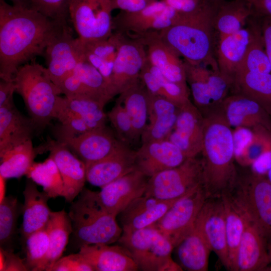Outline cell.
Masks as SVG:
<instances>
[{
  "instance_id": "obj_1",
  "label": "cell",
  "mask_w": 271,
  "mask_h": 271,
  "mask_svg": "<svg viewBox=\"0 0 271 271\" xmlns=\"http://www.w3.org/2000/svg\"><path fill=\"white\" fill-rule=\"evenodd\" d=\"M60 23L30 8L0 0V77L13 80L21 66L43 55L61 28Z\"/></svg>"
},
{
  "instance_id": "obj_2",
  "label": "cell",
  "mask_w": 271,
  "mask_h": 271,
  "mask_svg": "<svg viewBox=\"0 0 271 271\" xmlns=\"http://www.w3.org/2000/svg\"><path fill=\"white\" fill-rule=\"evenodd\" d=\"M201 159L203 187L208 197L229 194L238 177L232 130L220 109L204 117Z\"/></svg>"
},
{
  "instance_id": "obj_3",
  "label": "cell",
  "mask_w": 271,
  "mask_h": 271,
  "mask_svg": "<svg viewBox=\"0 0 271 271\" xmlns=\"http://www.w3.org/2000/svg\"><path fill=\"white\" fill-rule=\"evenodd\" d=\"M217 4L198 14L183 15L178 22L159 34L163 41L184 61L219 70L212 54L213 17Z\"/></svg>"
},
{
  "instance_id": "obj_4",
  "label": "cell",
  "mask_w": 271,
  "mask_h": 271,
  "mask_svg": "<svg viewBox=\"0 0 271 271\" xmlns=\"http://www.w3.org/2000/svg\"><path fill=\"white\" fill-rule=\"evenodd\" d=\"M68 213L72 233L79 248L84 245L111 244L118 241L123 230L116 217L101 203L98 192L83 188Z\"/></svg>"
},
{
  "instance_id": "obj_5",
  "label": "cell",
  "mask_w": 271,
  "mask_h": 271,
  "mask_svg": "<svg viewBox=\"0 0 271 271\" xmlns=\"http://www.w3.org/2000/svg\"><path fill=\"white\" fill-rule=\"evenodd\" d=\"M13 80L16 92L23 98L37 128H45L54 118L56 103L61 94L46 67L36 61L28 62L19 67Z\"/></svg>"
},
{
  "instance_id": "obj_6",
  "label": "cell",
  "mask_w": 271,
  "mask_h": 271,
  "mask_svg": "<svg viewBox=\"0 0 271 271\" xmlns=\"http://www.w3.org/2000/svg\"><path fill=\"white\" fill-rule=\"evenodd\" d=\"M235 206L271 243V182L253 170L241 175L227 195Z\"/></svg>"
},
{
  "instance_id": "obj_7",
  "label": "cell",
  "mask_w": 271,
  "mask_h": 271,
  "mask_svg": "<svg viewBox=\"0 0 271 271\" xmlns=\"http://www.w3.org/2000/svg\"><path fill=\"white\" fill-rule=\"evenodd\" d=\"M117 242L129 251L139 270H183L172 257V243L153 226L123 232Z\"/></svg>"
},
{
  "instance_id": "obj_8",
  "label": "cell",
  "mask_w": 271,
  "mask_h": 271,
  "mask_svg": "<svg viewBox=\"0 0 271 271\" xmlns=\"http://www.w3.org/2000/svg\"><path fill=\"white\" fill-rule=\"evenodd\" d=\"M183 61L195 106L204 117L221 109L232 82L211 66Z\"/></svg>"
},
{
  "instance_id": "obj_9",
  "label": "cell",
  "mask_w": 271,
  "mask_h": 271,
  "mask_svg": "<svg viewBox=\"0 0 271 271\" xmlns=\"http://www.w3.org/2000/svg\"><path fill=\"white\" fill-rule=\"evenodd\" d=\"M202 172L201 159L188 158L180 165L150 177L144 195L163 200L183 197L202 185Z\"/></svg>"
},
{
  "instance_id": "obj_10",
  "label": "cell",
  "mask_w": 271,
  "mask_h": 271,
  "mask_svg": "<svg viewBox=\"0 0 271 271\" xmlns=\"http://www.w3.org/2000/svg\"><path fill=\"white\" fill-rule=\"evenodd\" d=\"M111 0H70L69 16L78 38L108 39L113 33Z\"/></svg>"
},
{
  "instance_id": "obj_11",
  "label": "cell",
  "mask_w": 271,
  "mask_h": 271,
  "mask_svg": "<svg viewBox=\"0 0 271 271\" xmlns=\"http://www.w3.org/2000/svg\"><path fill=\"white\" fill-rule=\"evenodd\" d=\"M182 17L163 0H157L138 11H120L113 17V32L137 36L160 32L178 22Z\"/></svg>"
},
{
  "instance_id": "obj_12",
  "label": "cell",
  "mask_w": 271,
  "mask_h": 271,
  "mask_svg": "<svg viewBox=\"0 0 271 271\" xmlns=\"http://www.w3.org/2000/svg\"><path fill=\"white\" fill-rule=\"evenodd\" d=\"M208 198L200 185L178 200L155 224L174 248L192 230L198 214Z\"/></svg>"
},
{
  "instance_id": "obj_13",
  "label": "cell",
  "mask_w": 271,
  "mask_h": 271,
  "mask_svg": "<svg viewBox=\"0 0 271 271\" xmlns=\"http://www.w3.org/2000/svg\"><path fill=\"white\" fill-rule=\"evenodd\" d=\"M114 33L117 39V53L110 87L115 96L140 80L147 54L146 46L139 38Z\"/></svg>"
},
{
  "instance_id": "obj_14",
  "label": "cell",
  "mask_w": 271,
  "mask_h": 271,
  "mask_svg": "<svg viewBox=\"0 0 271 271\" xmlns=\"http://www.w3.org/2000/svg\"><path fill=\"white\" fill-rule=\"evenodd\" d=\"M194 226L203 236L211 250L230 270L226 236L225 208L222 197L206 199L196 219Z\"/></svg>"
},
{
  "instance_id": "obj_15",
  "label": "cell",
  "mask_w": 271,
  "mask_h": 271,
  "mask_svg": "<svg viewBox=\"0 0 271 271\" xmlns=\"http://www.w3.org/2000/svg\"><path fill=\"white\" fill-rule=\"evenodd\" d=\"M48 74L55 84L71 74L82 59L77 39L68 25H64L45 50Z\"/></svg>"
},
{
  "instance_id": "obj_16",
  "label": "cell",
  "mask_w": 271,
  "mask_h": 271,
  "mask_svg": "<svg viewBox=\"0 0 271 271\" xmlns=\"http://www.w3.org/2000/svg\"><path fill=\"white\" fill-rule=\"evenodd\" d=\"M44 152H49V157L55 162L61 174L63 185V197L71 203L84 188L86 181V165L74 155L64 144L49 139L42 145Z\"/></svg>"
},
{
  "instance_id": "obj_17",
  "label": "cell",
  "mask_w": 271,
  "mask_h": 271,
  "mask_svg": "<svg viewBox=\"0 0 271 271\" xmlns=\"http://www.w3.org/2000/svg\"><path fill=\"white\" fill-rule=\"evenodd\" d=\"M203 137L204 116L190 101L180 107L175 126L167 139L188 159L201 153Z\"/></svg>"
},
{
  "instance_id": "obj_18",
  "label": "cell",
  "mask_w": 271,
  "mask_h": 271,
  "mask_svg": "<svg viewBox=\"0 0 271 271\" xmlns=\"http://www.w3.org/2000/svg\"><path fill=\"white\" fill-rule=\"evenodd\" d=\"M149 178L135 169L102 187L98 192L100 200L116 217L132 201L144 195Z\"/></svg>"
},
{
  "instance_id": "obj_19",
  "label": "cell",
  "mask_w": 271,
  "mask_h": 271,
  "mask_svg": "<svg viewBox=\"0 0 271 271\" xmlns=\"http://www.w3.org/2000/svg\"><path fill=\"white\" fill-rule=\"evenodd\" d=\"M136 151L120 141L108 156L86 165V181L102 188L135 170Z\"/></svg>"
},
{
  "instance_id": "obj_20",
  "label": "cell",
  "mask_w": 271,
  "mask_h": 271,
  "mask_svg": "<svg viewBox=\"0 0 271 271\" xmlns=\"http://www.w3.org/2000/svg\"><path fill=\"white\" fill-rule=\"evenodd\" d=\"M186 159L181 150L168 139L146 142L136 151L135 169L150 178L180 165Z\"/></svg>"
},
{
  "instance_id": "obj_21",
  "label": "cell",
  "mask_w": 271,
  "mask_h": 271,
  "mask_svg": "<svg viewBox=\"0 0 271 271\" xmlns=\"http://www.w3.org/2000/svg\"><path fill=\"white\" fill-rule=\"evenodd\" d=\"M74 152L85 165L97 162L110 154L119 140L106 125L77 136L57 140Z\"/></svg>"
},
{
  "instance_id": "obj_22",
  "label": "cell",
  "mask_w": 271,
  "mask_h": 271,
  "mask_svg": "<svg viewBox=\"0 0 271 271\" xmlns=\"http://www.w3.org/2000/svg\"><path fill=\"white\" fill-rule=\"evenodd\" d=\"M139 38L146 48L147 59L169 80L188 86L184 61L162 39L159 32L151 31L134 36Z\"/></svg>"
},
{
  "instance_id": "obj_23",
  "label": "cell",
  "mask_w": 271,
  "mask_h": 271,
  "mask_svg": "<svg viewBox=\"0 0 271 271\" xmlns=\"http://www.w3.org/2000/svg\"><path fill=\"white\" fill-rule=\"evenodd\" d=\"M181 197L163 200L143 195L136 198L119 214L123 232L133 231L153 225Z\"/></svg>"
},
{
  "instance_id": "obj_24",
  "label": "cell",
  "mask_w": 271,
  "mask_h": 271,
  "mask_svg": "<svg viewBox=\"0 0 271 271\" xmlns=\"http://www.w3.org/2000/svg\"><path fill=\"white\" fill-rule=\"evenodd\" d=\"M270 262L271 256L266 240L258 228L246 217L235 271L267 270Z\"/></svg>"
},
{
  "instance_id": "obj_25",
  "label": "cell",
  "mask_w": 271,
  "mask_h": 271,
  "mask_svg": "<svg viewBox=\"0 0 271 271\" xmlns=\"http://www.w3.org/2000/svg\"><path fill=\"white\" fill-rule=\"evenodd\" d=\"M222 110L231 127L261 126L271 130V116L256 102L241 94L228 96Z\"/></svg>"
},
{
  "instance_id": "obj_26",
  "label": "cell",
  "mask_w": 271,
  "mask_h": 271,
  "mask_svg": "<svg viewBox=\"0 0 271 271\" xmlns=\"http://www.w3.org/2000/svg\"><path fill=\"white\" fill-rule=\"evenodd\" d=\"M37 129L30 117L23 115L12 101L0 107V154L29 140Z\"/></svg>"
},
{
  "instance_id": "obj_27",
  "label": "cell",
  "mask_w": 271,
  "mask_h": 271,
  "mask_svg": "<svg viewBox=\"0 0 271 271\" xmlns=\"http://www.w3.org/2000/svg\"><path fill=\"white\" fill-rule=\"evenodd\" d=\"M179 108L169 99L149 92L148 121L142 143L167 139L175 126Z\"/></svg>"
},
{
  "instance_id": "obj_28",
  "label": "cell",
  "mask_w": 271,
  "mask_h": 271,
  "mask_svg": "<svg viewBox=\"0 0 271 271\" xmlns=\"http://www.w3.org/2000/svg\"><path fill=\"white\" fill-rule=\"evenodd\" d=\"M79 252L94 271H137L138 267L129 251L123 246L104 243L81 246Z\"/></svg>"
},
{
  "instance_id": "obj_29",
  "label": "cell",
  "mask_w": 271,
  "mask_h": 271,
  "mask_svg": "<svg viewBox=\"0 0 271 271\" xmlns=\"http://www.w3.org/2000/svg\"><path fill=\"white\" fill-rule=\"evenodd\" d=\"M23 194V221L19 229L22 240L45 228L52 212L48 205L50 197L43 191L40 192L31 179L28 178Z\"/></svg>"
},
{
  "instance_id": "obj_30",
  "label": "cell",
  "mask_w": 271,
  "mask_h": 271,
  "mask_svg": "<svg viewBox=\"0 0 271 271\" xmlns=\"http://www.w3.org/2000/svg\"><path fill=\"white\" fill-rule=\"evenodd\" d=\"M252 33L253 30L244 28L235 33L219 38L217 51L219 69L232 83L251 41Z\"/></svg>"
},
{
  "instance_id": "obj_31",
  "label": "cell",
  "mask_w": 271,
  "mask_h": 271,
  "mask_svg": "<svg viewBox=\"0 0 271 271\" xmlns=\"http://www.w3.org/2000/svg\"><path fill=\"white\" fill-rule=\"evenodd\" d=\"M76 39L82 58L98 70L111 91L110 80L117 53L115 34L113 32L106 39L83 40L78 37Z\"/></svg>"
},
{
  "instance_id": "obj_32",
  "label": "cell",
  "mask_w": 271,
  "mask_h": 271,
  "mask_svg": "<svg viewBox=\"0 0 271 271\" xmlns=\"http://www.w3.org/2000/svg\"><path fill=\"white\" fill-rule=\"evenodd\" d=\"M45 228L49 236V248L46 257L36 271H49L62 257L72 233L70 218L64 209L51 212Z\"/></svg>"
},
{
  "instance_id": "obj_33",
  "label": "cell",
  "mask_w": 271,
  "mask_h": 271,
  "mask_svg": "<svg viewBox=\"0 0 271 271\" xmlns=\"http://www.w3.org/2000/svg\"><path fill=\"white\" fill-rule=\"evenodd\" d=\"M254 10L253 4L246 0H224L219 2L213 17V27L219 38L244 28Z\"/></svg>"
},
{
  "instance_id": "obj_34",
  "label": "cell",
  "mask_w": 271,
  "mask_h": 271,
  "mask_svg": "<svg viewBox=\"0 0 271 271\" xmlns=\"http://www.w3.org/2000/svg\"><path fill=\"white\" fill-rule=\"evenodd\" d=\"M180 265L189 271L208 270L211 251L200 231L194 226L192 230L176 246Z\"/></svg>"
},
{
  "instance_id": "obj_35",
  "label": "cell",
  "mask_w": 271,
  "mask_h": 271,
  "mask_svg": "<svg viewBox=\"0 0 271 271\" xmlns=\"http://www.w3.org/2000/svg\"><path fill=\"white\" fill-rule=\"evenodd\" d=\"M119 95L116 100L122 103L128 114L138 142L148 124L149 92L139 80Z\"/></svg>"
},
{
  "instance_id": "obj_36",
  "label": "cell",
  "mask_w": 271,
  "mask_h": 271,
  "mask_svg": "<svg viewBox=\"0 0 271 271\" xmlns=\"http://www.w3.org/2000/svg\"><path fill=\"white\" fill-rule=\"evenodd\" d=\"M39 154L40 147L35 148L32 140L0 154V175L6 179L26 175Z\"/></svg>"
},
{
  "instance_id": "obj_37",
  "label": "cell",
  "mask_w": 271,
  "mask_h": 271,
  "mask_svg": "<svg viewBox=\"0 0 271 271\" xmlns=\"http://www.w3.org/2000/svg\"><path fill=\"white\" fill-rule=\"evenodd\" d=\"M233 83L239 94L256 102L271 116V73L239 72Z\"/></svg>"
},
{
  "instance_id": "obj_38",
  "label": "cell",
  "mask_w": 271,
  "mask_h": 271,
  "mask_svg": "<svg viewBox=\"0 0 271 271\" xmlns=\"http://www.w3.org/2000/svg\"><path fill=\"white\" fill-rule=\"evenodd\" d=\"M225 213L226 236L230 270L235 271L238 248L246 225V217L227 195L222 197Z\"/></svg>"
},
{
  "instance_id": "obj_39",
  "label": "cell",
  "mask_w": 271,
  "mask_h": 271,
  "mask_svg": "<svg viewBox=\"0 0 271 271\" xmlns=\"http://www.w3.org/2000/svg\"><path fill=\"white\" fill-rule=\"evenodd\" d=\"M73 72L79 77L86 96L104 105L114 97L101 73L83 58L79 61Z\"/></svg>"
},
{
  "instance_id": "obj_40",
  "label": "cell",
  "mask_w": 271,
  "mask_h": 271,
  "mask_svg": "<svg viewBox=\"0 0 271 271\" xmlns=\"http://www.w3.org/2000/svg\"><path fill=\"white\" fill-rule=\"evenodd\" d=\"M62 104L74 114L83 119L91 129L106 125L107 114L104 105L87 96L61 97Z\"/></svg>"
},
{
  "instance_id": "obj_41",
  "label": "cell",
  "mask_w": 271,
  "mask_h": 271,
  "mask_svg": "<svg viewBox=\"0 0 271 271\" xmlns=\"http://www.w3.org/2000/svg\"><path fill=\"white\" fill-rule=\"evenodd\" d=\"M26 176L42 186L50 198L63 197V180L55 162L50 157L43 162H34Z\"/></svg>"
},
{
  "instance_id": "obj_42",
  "label": "cell",
  "mask_w": 271,
  "mask_h": 271,
  "mask_svg": "<svg viewBox=\"0 0 271 271\" xmlns=\"http://www.w3.org/2000/svg\"><path fill=\"white\" fill-rule=\"evenodd\" d=\"M242 72L271 73L262 32L257 29L253 30L251 41L235 75Z\"/></svg>"
},
{
  "instance_id": "obj_43",
  "label": "cell",
  "mask_w": 271,
  "mask_h": 271,
  "mask_svg": "<svg viewBox=\"0 0 271 271\" xmlns=\"http://www.w3.org/2000/svg\"><path fill=\"white\" fill-rule=\"evenodd\" d=\"M22 209L17 198L12 195L0 203V246L4 249L14 250L13 243Z\"/></svg>"
},
{
  "instance_id": "obj_44",
  "label": "cell",
  "mask_w": 271,
  "mask_h": 271,
  "mask_svg": "<svg viewBox=\"0 0 271 271\" xmlns=\"http://www.w3.org/2000/svg\"><path fill=\"white\" fill-rule=\"evenodd\" d=\"M22 241L26 253V265L29 270L36 271L49 248V238L46 228L33 233Z\"/></svg>"
},
{
  "instance_id": "obj_45",
  "label": "cell",
  "mask_w": 271,
  "mask_h": 271,
  "mask_svg": "<svg viewBox=\"0 0 271 271\" xmlns=\"http://www.w3.org/2000/svg\"><path fill=\"white\" fill-rule=\"evenodd\" d=\"M251 129L253 131L252 139L235 158L244 165L252 164L261 154L271 149V130L261 126Z\"/></svg>"
},
{
  "instance_id": "obj_46",
  "label": "cell",
  "mask_w": 271,
  "mask_h": 271,
  "mask_svg": "<svg viewBox=\"0 0 271 271\" xmlns=\"http://www.w3.org/2000/svg\"><path fill=\"white\" fill-rule=\"evenodd\" d=\"M117 139L131 146L137 143L131 120L123 105L116 101L113 107L106 113Z\"/></svg>"
},
{
  "instance_id": "obj_47",
  "label": "cell",
  "mask_w": 271,
  "mask_h": 271,
  "mask_svg": "<svg viewBox=\"0 0 271 271\" xmlns=\"http://www.w3.org/2000/svg\"><path fill=\"white\" fill-rule=\"evenodd\" d=\"M148 60V59H147ZM150 70L156 76L158 83V95L171 101L179 107L190 101L189 89L184 86L167 79L148 60Z\"/></svg>"
},
{
  "instance_id": "obj_48",
  "label": "cell",
  "mask_w": 271,
  "mask_h": 271,
  "mask_svg": "<svg viewBox=\"0 0 271 271\" xmlns=\"http://www.w3.org/2000/svg\"><path fill=\"white\" fill-rule=\"evenodd\" d=\"M70 0H30L31 8L48 18L68 23Z\"/></svg>"
},
{
  "instance_id": "obj_49",
  "label": "cell",
  "mask_w": 271,
  "mask_h": 271,
  "mask_svg": "<svg viewBox=\"0 0 271 271\" xmlns=\"http://www.w3.org/2000/svg\"><path fill=\"white\" fill-rule=\"evenodd\" d=\"M49 271H94L91 265L79 252L61 257Z\"/></svg>"
},
{
  "instance_id": "obj_50",
  "label": "cell",
  "mask_w": 271,
  "mask_h": 271,
  "mask_svg": "<svg viewBox=\"0 0 271 271\" xmlns=\"http://www.w3.org/2000/svg\"><path fill=\"white\" fill-rule=\"evenodd\" d=\"M169 7L181 15L198 14L216 3L210 0H163Z\"/></svg>"
},
{
  "instance_id": "obj_51",
  "label": "cell",
  "mask_w": 271,
  "mask_h": 271,
  "mask_svg": "<svg viewBox=\"0 0 271 271\" xmlns=\"http://www.w3.org/2000/svg\"><path fill=\"white\" fill-rule=\"evenodd\" d=\"M1 271H28L25 260L14 253V250L0 247Z\"/></svg>"
},
{
  "instance_id": "obj_52",
  "label": "cell",
  "mask_w": 271,
  "mask_h": 271,
  "mask_svg": "<svg viewBox=\"0 0 271 271\" xmlns=\"http://www.w3.org/2000/svg\"><path fill=\"white\" fill-rule=\"evenodd\" d=\"M235 158L239 156L243 149L250 141L253 136L251 128L244 127H235L232 131Z\"/></svg>"
},
{
  "instance_id": "obj_53",
  "label": "cell",
  "mask_w": 271,
  "mask_h": 271,
  "mask_svg": "<svg viewBox=\"0 0 271 271\" xmlns=\"http://www.w3.org/2000/svg\"><path fill=\"white\" fill-rule=\"evenodd\" d=\"M16 87L14 80L0 82V107L14 101V93Z\"/></svg>"
},
{
  "instance_id": "obj_54",
  "label": "cell",
  "mask_w": 271,
  "mask_h": 271,
  "mask_svg": "<svg viewBox=\"0 0 271 271\" xmlns=\"http://www.w3.org/2000/svg\"><path fill=\"white\" fill-rule=\"evenodd\" d=\"M252 164L253 171L261 174L267 172L271 167V149L261 154Z\"/></svg>"
},
{
  "instance_id": "obj_55",
  "label": "cell",
  "mask_w": 271,
  "mask_h": 271,
  "mask_svg": "<svg viewBox=\"0 0 271 271\" xmlns=\"http://www.w3.org/2000/svg\"><path fill=\"white\" fill-rule=\"evenodd\" d=\"M262 34L271 67V18L267 17L264 21Z\"/></svg>"
},
{
  "instance_id": "obj_56",
  "label": "cell",
  "mask_w": 271,
  "mask_h": 271,
  "mask_svg": "<svg viewBox=\"0 0 271 271\" xmlns=\"http://www.w3.org/2000/svg\"><path fill=\"white\" fill-rule=\"evenodd\" d=\"M254 10L271 18V0H256Z\"/></svg>"
},
{
  "instance_id": "obj_57",
  "label": "cell",
  "mask_w": 271,
  "mask_h": 271,
  "mask_svg": "<svg viewBox=\"0 0 271 271\" xmlns=\"http://www.w3.org/2000/svg\"><path fill=\"white\" fill-rule=\"evenodd\" d=\"M7 179L0 175V203L5 199L6 193V180Z\"/></svg>"
},
{
  "instance_id": "obj_58",
  "label": "cell",
  "mask_w": 271,
  "mask_h": 271,
  "mask_svg": "<svg viewBox=\"0 0 271 271\" xmlns=\"http://www.w3.org/2000/svg\"><path fill=\"white\" fill-rule=\"evenodd\" d=\"M12 5L18 7L32 9L30 0H9Z\"/></svg>"
},
{
  "instance_id": "obj_59",
  "label": "cell",
  "mask_w": 271,
  "mask_h": 271,
  "mask_svg": "<svg viewBox=\"0 0 271 271\" xmlns=\"http://www.w3.org/2000/svg\"><path fill=\"white\" fill-rule=\"evenodd\" d=\"M213 2H216V3H218V2H220L221 1H224V0H210ZM249 2H250L251 4H253V6L254 7V6L256 4V0H246Z\"/></svg>"
},
{
  "instance_id": "obj_60",
  "label": "cell",
  "mask_w": 271,
  "mask_h": 271,
  "mask_svg": "<svg viewBox=\"0 0 271 271\" xmlns=\"http://www.w3.org/2000/svg\"><path fill=\"white\" fill-rule=\"evenodd\" d=\"M267 177L271 182V167L267 172Z\"/></svg>"
},
{
  "instance_id": "obj_61",
  "label": "cell",
  "mask_w": 271,
  "mask_h": 271,
  "mask_svg": "<svg viewBox=\"0 0 271 271\" xmlns=\"http://www.w3.org/2000/svg\"><path fill=\"white\" fill-rule=\"evenodd\" d=\"M268 249L269 252L270 253V256H271V243L269 244L268 245ZM267 270H270L271 271V266L270 267H268Z\"/></svg>"
}]
</instances>
